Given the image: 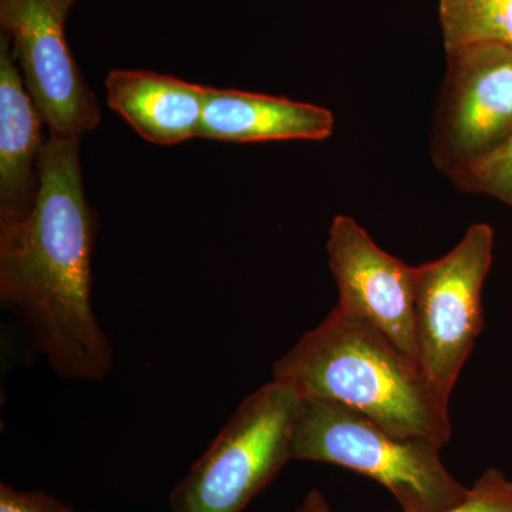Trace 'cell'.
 <instances>
[{
	"instance_id": "6da1fadb",
	"label": "cell",
	"mask_w": 512,
	"mask_h": 512,
	"mask_svg": "<svg viewBox=\"0 0 512 512\" xmlns=\"http://www.w3.org/2000/svg\"><path fill=\"white\" fill-rule=\"evenodd\" d=\"M96 232L80 138L50 134L35 205L20 220L0 222V299L25 320L57 375L83 382L109 376L114 360L92 305Z\"/></svg>"
},
{
	"instance_id": "7a4b0ae2",
	"label": "cell",
	"mask_w": 512,
	"mask_h": 512,
	"mask_svg": "<svg viewBox=\"0 0 512 512\" xmlns=\"http://www.w3.org/2000/svg\"><path fill=\"white\" fill-rule=\"evenodd\" d=\"M272 376L302 399L343 404L402 439L443 448L453 436L450 399L420 363L338 306L275 363Z\"/></svg>"
},
{
	"instance_id": "3957f363",
	"label": "cell",
	"mask_w": 512,
	"mask_h": 512,
	"mask_svg": "<svg viewBox=\"0 0 512 512\" xmlns=\"http://www.w3.org/2000/svg\"><path fill=\"white\" fill-rule=\"evenodd\" d=\"M292 458L335 464L372 478L403 512L453 510L470 493L444 466L437 444L393 436L365 414L329 400H301Z\"/></svg>"
},
{
	"instance_id": "277c9868",
	"label": "cell",
	"mask_w": 512,
	"mask_h": 512,
	"mask_svg": "<svg viewBox=\"0 0 512 512\" xmlns=\"http://www.w3.org/2000/svg\"><path fill=\"white\" fill-rule=\"evenodd\" d=\"M301 396L272 380L249 394L175 485L173 512H242L292 461Z\"/></svg>"
},
{
	"instance_id": "5b68a950",
	"label": "cell",
	"mask_w": 512,
	"mask_h": 512,
	"mask_svg": "<svg viewBox=\"0 0 512 512\" xmlns=\"http://www.w3.org/2000/svg\"><path fill=\"white\" fill-rule=\"evenodd\" d=\"M493 249L491 225L474 224L443 258L417 266L413 306L417 360L447 399L484 328L481 296Z\"/></svg>"
},
{
	"instance_id": "8992f818",
	"label": "cell",
	"mask_w": 512,
	"mask_h": 512,
	"mask_svg": "<svg viewBox=\"0 0 512 512\" xmlns=\"http://www.w3.org/2000/svg\"><path fill=\"white\" fill-rule=\"evenodd\" d=\"M512 136V46L476 43L447 52L431 157L447 175L490 156Z\"/></svg>"
},
{
	"instance_id": "52a82bcc",
	"label": "cell",
	"mask_w": 512,
	"mask_h": 512,
	"mask_svg": "<svg viewBox=\"0 0 512 512\" xmlns=\"http://www.w3.org/2000/svg\"><path fill=\"white\" fill-rule=\"evenodd\" d=\"M50 0H0V25L50 134L80 138L99 127L96 97L74 62Z\"/></svg>"
},
{
	"instance_id": "ba28073f",
	"label": "cell",
	"mask_w": 512,
	"mask_h": 512,
	"mask_svg": "<svg viewBox=\"0 0 512 512\" xmlns=\"http://www.w3.org/2000/svg\"><path fill=\"white\" fill-rule=\"evenodd\" d=\"M326 248L338 286L336 306L366 319L417 360L413 315L417 268L387 254L345 215L333 218Z\"/></svg>"
},
{
	"instance_id": "9c48e42d",
	"label": "cell",
	"mask_w": 512,
	"mask_h": 512,
	"mask_svg": "<svg viewBox=\"0 0 512 512\" xmlns=\"http://www.w3.org/2000/svg\"><path fill=\"white\" fill-rule=\"evenodd\" d=\"M45 123L30 96L9 37L0 35V222L20 220L39 192Z\"/></svg>"
},
{
	"instance_id": "30bf717a",
	"label": "cell",
	"mask_w": 512,
	"mask_h": 512,
	"mask_svg": "<svg viewBox=\"0 0 512 512\" xmlns=\"http://www.w3.org/2000/svg\"><path fill=\"white\" fill-rule=\"evenodd\" d=\"M332 111L286 97L205 89L200 137L228 143L323 141L332 136Z\"/></svg>"
},
{
	"instance_id": "8fae6325",
	"label": "cell",
	"mask_w": 512,
	"mask_h": 512,
	"mask_svg": "<svg viewBox=\"0 0 512 512\" xmlns=\"http://www.w3.org/2000/svg\"><path fill=\"white\" fill-rule=\"evenodd\" d=\"M205 89L200 84L148 70H113L107 104L144 140L175 146L200 137Z\"/></svg>"
},
{
	"instance_id": "7c38bea8",
	"label": "cell",
	"mask_w": 512,
	"mask_h": 512,
	"mask_svg": "<svg viewBox=\"0 0 512 512\" xmlns=\"http://www.w3.org/2000/svg\"><path fill=\"white\" fill-rule=\"evenodd\" d=\"M446 52L476 43L512 46V0H440Z\"/></svg>"
},
{
	"instance_id": "4fadbf2b",
	"label": "cell",
	"mask_w": 512,
	"mask_h": 512,
	"mask_svg": "<svg viewBox=\"0 0 512 512\" xmlns=\"http://www.w3.org/2000/svg\"><path fill=\"white\" fill-rule=\"evenodd\" d=\"M448 177L461 191L490 195L512 208V136L490 156Z\"/></svg>"
},
{
	"instance_id": "5bb4252c",
	"label": "cell",
	"mask_w": 512,
	"mask_h": 512,
	"mask_svg": "<svg viewBox=\"0 0 512 512\" xmlns=\"http://www.w3.org/2000/svg\"><path fill=\"white\" fill-rule=\"evenodd\" d=\"M295 512H333L325 495L319 490L309 491ZM444 512H512V478L497 468L485 470L463 504Z\"/></svg>"
},
{
	"instance_id": "9a60e30c",
	"label": "cell",
	"mask_w": 512,
	"mask_h": 512,
	"mask_svg": "<svg viewBox=\"0 0 512 512\" xmlns=\"http://www.w3.org/2000/svg\"><path fill=\"white\" fill-rule=\"evenodd\" d=\"M0 512H76L45 491L16 490L0 484Z\"/></svg>"
},
{
	"instance_id": "2e32d148",
	"label": "cell",
	"mask_w": 512,
	"mask_h": 512,
	"mask_svg": "<svg viewBox=\"0 0 512 512\" xmlns=\"http://www.w3.org/2000/svg\"><path fill=\"white\" fill-rule=\"evenodd\" d=\"M50 2L53 3L59 15L62 16L63 19H67V15H69L76 0H50Z\"/></svg>"
}]
</instances>
